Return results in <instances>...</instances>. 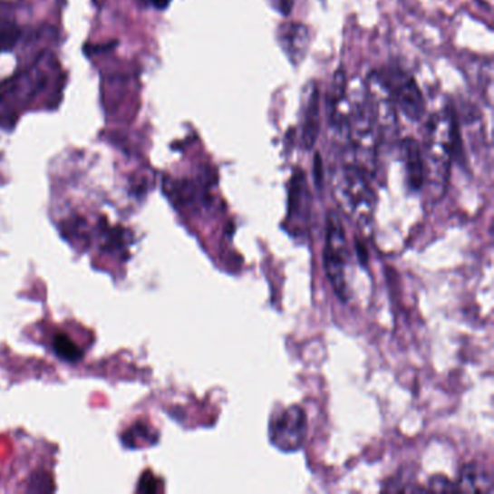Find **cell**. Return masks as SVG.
Listing matches in <instances>:
<instances>
[{"instance_id":"5bb4252c","label":"cell","mask_w":494,"mask_h":494,"mask_svg":"<svg viewBox=\"0 0 494 494\" xmlns=\"http://www.w3.org/2000/svg\"><path fill=\"white\" fill-rule=\"evenodd\" d=\"M53 348H54L58 357H62L63 360L77 361L82 357V351H80L79 346L73 343L70 336L64 335V334H57L54 336Z\"/></svg>"},{"instance_id":"e0dca14e","label":"cell","mask_w":494,"mask_h":494,"mask_svg":"<svg viewBox=\"0 0 494 494\" xmlns=\"http://www.w3.org/2000/svg\"><path fill=\"white\" fill-rule=\"evenodd\" d=\"M152 6L157 7L160 11H163L169 5L171 4V0H151Z\"/></svg>"},{"instance_id":"2e32d148","label":"cell","mask_w":494,"mask_h":494,"mask_svg":"<svg viewBox=\"0 0 494 494\" xmlns=\"http://www.w3.org/2000/svg\"><path fill=\"white\" fill-rule=\"evenodd\" d=\"M268 4L278 14L283 15V16H289L292 14L293 6H295V0H268Z\"/></svg>"},{"instance_id":"ba28073f","label":"cell","mask_w":494,"mask_h":494,"mask_svg":"<svg viewBox=\"0 0 494 494\" xmlns=\"http://www.w3.org/2000/svg\"><path fill=\"white\" fill-rule=\"evenodd\" d=\"M277 40L286 57L293 65H299L306 58L311 38L309 29L300 22H285L277 29Z\"/></svg>"},{"instance_id":"4fadbf2b","label":"cell","mask_w":494,"mask_h":494,"mask_svg":"<svg viewBox=\"0 0 494 494\" xmlns=\"http://www.w3.org/2000/svg\"><path fill=\"white\" fill-rule=\"evenodd\" d=\"M21 28L9 19L0 18V54L14 50L21 40Z\"/></svg>"},{"instance_id":"3957f363","label":"cell","mask_w":494,"mask_h":494,"mask_svg":"<svg viewBox=\"0 0 494 494\" xmlns=\"http://www.w3.org/2000/svg\"><path fill=\"white\" fill-rule=\"evenodd\" d=\"M332 191L351 219L364 227L372 224L377 199L367 176L357 166L344 164L336 169L332 177Z\"/></svg>"},{"instance_id":"8992f818","label":"cell","mask_w":494,"mask_h":494,"mask_svg":"<svg viewBox=\"0 0 494 494\" xmlns=\"http://www.w3.org/2000/svg\"><path fill=\"white\" fill-rule=\"evenodd\" d=\"M306 433V415L300 406H290L271 423V442L282 451H297L304 445Z\"/></svg>"},{"instance_id":"277c9868","label":"cell","mask_w":494,"mask_h":494,"mask_svg":"<svg viewBox=\"0 0 494 494\" xmlns=\"http://www.w3.org/2000/svg\"><path fill=\"white\" fill-rule=\"evenodd\" d=\"M348 260H350V253H348V246H346L343 222L335 212H328L324 263H325L326 276H328L332 289L341 300H346L350 296L348 282H346Z\"/></svg>"},{"instance_id":"7c38bea8","label":"cell","mask_w":494,"mask_h":494,"mask_svg":"<svg viewBox=\"0 0 494 494\" xmlns=\"http://www.w3.org/2000/svg\"><path fill=\"white\" fill-rule=\"evenodd\" d=\"M457 490L491 493V481L488 474L484 473V470L479 469L474 464H469L460 473Z\"/></svg>"},{"instance_id":"d6986e66","label":"cell","mask_w":494,"mask_h":494,"mask_svg":"<svg viewBox=\"0 0 494 494\" xmlns=\"http://www.w3.org/2000/svg\"><path fill=\"white\" fill-rule=\"evenodd\" d=\"M0 2H6V4H11L14 0H0Z\"/></svg>"},{"instance_id":"ac0fdd59","label":"cell","mask_w":494,"mask_h":494,"mask_svg":"<svg viewBox=\"0 0 494 494\" xmlns=\"http://www.w3.org/2000/svg\"><path fill=\"white\" fill-rule=\"evenodd\" d=\"M480 4H483L484 7H488L489 11H491V7H493V0H479Z\"/></svg>"},{"instance_id":"9a60e30c","label":"cell","mask_w":494,"mask_h":494,"mask_svg":"<svg viewBox=\"0 0 494 494\" xmlns=\"http://www.w3.org/2000/svg\"><path fill=\"white\" fill-rule=\"evenodd\" d=\"M431 490L435 491H448V490H457V486L451 483V481L445 479L442 476L433 477L432 480L430 483Z\"/></svg>"},{"instance_id":"5b68a950","label":"cell","mask_w":494,"mask_h":494,"mask_svg":"<svg viewBox=\"0 0 494 494\" xmlns=\"http://www.w3.org/2000/svg\"><path fill=\"white\" fill-rule=\"evenodd\" d=\"M365 89L379 140H392L397 135V111L386 77L380 73H372Z\"/></svg>"},{"instance_id":"9c48e42d","label":"cell","mask_w":494,"mask_h":494,"mask_svg":"<svg viewBox=\"0 0 494 494\" xmlns=\"http://www.w3.org/2000/svg\"><path fill=\"white\" fill-rule=\"evenodd\" d=\"M321 128V106L316 84H307L305 93L304 120H302V142L306 150L314 149Z\"/></svg>"},{"instance_id":"8fae6325","label":"cell","mask_w":494,"mask_h":494,"mask_svg":"<svg viewBox=\"0 0 494 494\" xmlns=\"http://www.w3.org/2000/svg\"><path fill=\"white\" fill-rule=\"evenodd\" d=\"M307 213H309V195H307L306 179L302 170H296L292 179V188H290V219H296V224L304 220L306 222Z\"/></svg>"},{"instance_id":"52a82bcc","label":"cell","mask_w":494,"mask_h":494,"mask_svg":"<svg viewBox=\"0 0 494 494\" xmlns=\"http://www.w3.org/2000/svg\"><path fill=\"white\" fill-rule=\"evenodd\" d=\"M386 80L393 94L394 103L402 109L404 116L415 122L422 120L426 112L425 99L415 79L404 72H394Z\"/></svg>"},{"instance_id":"7a4b0ae2","label":"cell","mask_w":494,"mask_h":494,"mask_svg":"<svg viewBox=\"0 0 494 494\" xmlns=\"http://www.w3.org/2000/svg\"><path fill=\"white\" fill-rule=\"evenodd\" d=\"M457 144V130L451 111L437 113L431 118L426 134L423 166L425 183L435 198L444 196L450 180L452 157Z\"/></svg>"},{"instance_id":"6da1fadb","label":"cell","mask_w":494,"mask_h":494,"mask_svg":"<svg viewBox=\"0 0 494 494\" xmlns=\"http://www.w3.org/2000/svg\"><path fill=\"white\" fill-rule=\"evenodd\" d=\"M350 116H348V142L353 150L354 166L373 176L377 167L379 134L368 103L365 83L354 80L346 89Z\"/></svg>"},{"instance_id":"30bf717a","label":"cell","mask_w":494,"mask_h":494,"mask_svg":"<svg viewBox=\"0 0 494 494\" xmlns=\"http://www.w3.org/2000/svg\"><path fill=\"white\" fill-rule=\"evenodd\" d=\"M406 176L412 190H421L425 184V166H423L422 150L418 142L412 138H406L402 144Z\"/></svg>"}]
</instances>
